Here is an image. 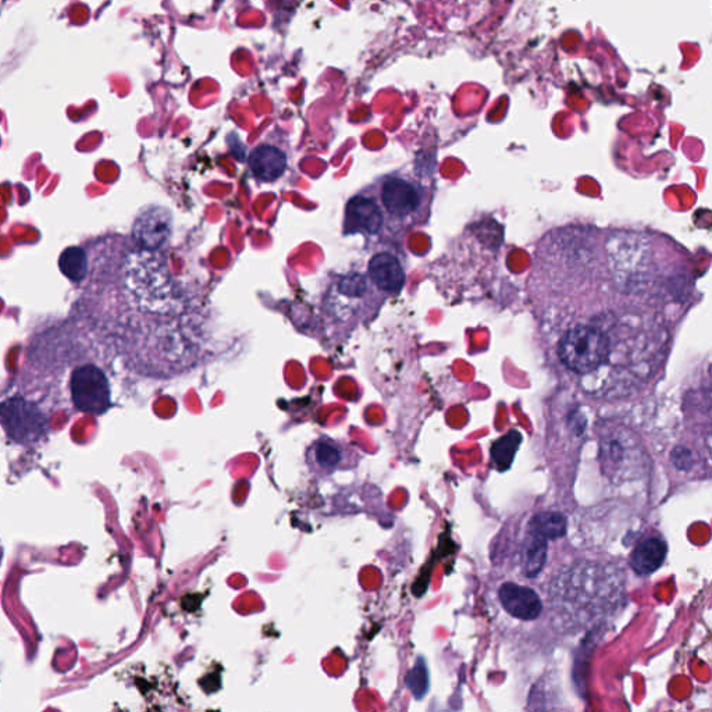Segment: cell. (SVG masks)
Segmentation results:
<instances>
[{
  "mask_svg": "<svg viewBox=\"0 0 712 712\" xmlns=\"http://www.w3.org/2000/svg\"><path fill=\"white\" fill-rule=\"evenodd\" d=\"M682 256L649 231L568 226L541 238L528 290L555 368L589 391L654 379L687 308Z\"/></svg>",
  "mask_w": 712,
  "mask_h": 712,
  "instance_id": "1",
  "label": "cell"
},
{
  "mask_svg": "<svg viewBox=\"0 0 712 712\" xmlns=\"http://www.w3.org/2000/svg\"><path fill=\"white\" fill-rule=\"evenodd\" d=\"M386 301L387 298L373 286L366 272L331 274L329 286L320 302V315L325 326L336 331V337L344 331L343 337L347 338L355 327L375 319L380 306Z\"/></svg>",
  "mask_w": 712,
  "mask_h": 712,
  "instance_id": "2",
  "label": "cell"
},
{
  "mask_svg": "<svg viewBox=\"0 0 712 712\" xmlns=\"http://www.w3.org/2000/svg\"><path fill=\"white\" fill-rule=\"evenodd\" d=\"M382 210L386 240H398L429 219L432 192L416 178L387 174L370 184Z\"/></svg>",
  "mask_w": 712,
  "mask_h": 712,
  "instance_id": "3",
  "label": "cell"
},
{
  "mask_svg": "<svg viewBox=\"0 0 712 712\" xmlns=\"http://www.w3.org/2000/svg\"><path fill=\"white\" fill-rule=\"evenodd\" d=\"M0 426L13 443L27 447L44 440L51 429L48 415L20 395L0 402Z\"/></svg>",
  "mask_w": 712,
  "mask_h": 712,
  "instance_id": "4",
  "label": "cell"
},
{
  "mask_svg": "<svg viewBox=\"0 0 712 712\" xmlns=\"http://www.w3.org/2000/svg\"><path fill=\"white\" fill-rule=\"evenodd\" d=\"M74 407L84 414L103 415L112 405L108 377L95 365H81L70 377Z\"/></svg>",
  "mask_w": 712,
  "mask_h": 712,
  "instance_id": "5",
  "label": "cell"
},
{
  "mask_svg": "<svg viewBox=\"0 0 712 712\" xmlns=\"http://www.w3.org/2000/svg\"><path fill=\"white\" fill-rule=\"evenodd\" d=\"M343 230L345 236L362 234L365 240H386L382 210L370 185L356 192L345 205Z\"/></svg>",
  "mask_w": 712,
  "mask_h": 712,
  "instance_id": "6",
  "label": "cell"
},
{
  "mask_svg": "<svg viewBox=\"0 0 712 712\" xmlns=\"http://www.w3.org/2000/svg\"><path fill=\"white\" fill-rule=\"evenodd\" d=\"M305 461L312 475L327 477L356 468L361 462V455L343 440L320 436L306 448Z\"/></svg>",
  "mask_w": 712,
  "mask_h": 712,
  "instance_id": "7",
  "label": "cell"
},
{
  "mask_svg": "<svg viewBox=\"0 0 712 712\" xmlns=\"http://www.w3.org/2000/svg\"><path fill=\"white\" fill-rule=\"evenodd\" d=\"M172 234V216L166 209L147 208L135 219L133 226L134 245L147 251H162Z\"/></svg>",
  "mask_w": 712,
  "mask_h": 712,
  "instance_id": "8",
  "label": "cell"
},
{
  "mask_svg": "<svg viewBox=\"0 0 712 712\" xmlns=\"http://www.w3.org/2000/svg\"><path fill=\"white\" fill-rule=\"evenodd\" d=\"M368 273L373 286L384 295V297H397L404 288L405 265L400 254L394 251H380L370 258L368 263Z\"/></svg>",
  "mask_w": 712,
  "mask_h": 712,
  "instance_id": "9",
  "label": "cell"
},
{
  "mask_svg": "<svg viewBox=\"0 0 712 712\" xmlns=\"http://www.w3.org/2000/svg\"><path fill=\"white\" fill-rule=\"evenodd\" d=\"M248 167L258 183L272 184L287 172L288 158L286 152L276 145L261 144L252 149Z\"/></svg>",
  "mask_w": 712,
  "mask_h": 712,
  "instance_id": "10",
  "label": "cell"
},
{
  "mask_svg": "<svg viewBox=\"0 0 712 712\" xmlns=\"http://www.w3.org/2000/svg\"><path fill=\"white\" fill-rule=\"evenodd\" d=\"M501 604L511 617L521 621H534L543 611L539 594L530 587L519 586L516 583H504L498 590Z\"/></svg>",
  "mask_w": 712,
  "mask_h": 712,
  "instance_id": "11",
  "label": "cell"
},
{
  "mask_svg": "<svg viewBox=\"0 0 712 712\" xmlns=\"http://www.w3.org/2000/svg\"><path fill=\"white\" fill-rule=\"evenodd\" d=\"M667 553V543L661 537L650 536L637 544L630 554L629 564L637 575H651L664 565Z\"/></svg>",
  "mask_w": 712,
  "mask_h": 712,
  "instance_id": "12",
  "label": "cell"
},
{
  "mask_svg": "<svg viewBox=\"0 0 712 712\" xmlns=\"http://www.w3.org/2000/svg\"><path fill=\"white\" fill-rule=\"evenodd\" d=\"M566 528H568V522L561 512H540L530 519L528 533L550 541L564 537Z\"/></svg>",
  "mask_w": 712,
  "mask_h": 712,
  "instance_id": "13",
  "label": "cell"
},
{
  "mask_svg": "<svg viewBox=\"0 0 712 712\" xmlns=\"http://www.w3.org/2000/svg\"><path fill=\"white\" fill-rule=\"evenodd\" d=\"M548 541L528 533L522 550L523 573L528 578H536L547 561Z\"/></svg>",
  "mask_w": 712,
  "mask_h": 712,
  "instance_id": "14",
  "label": "cell"
},
{
  "mask_svg": "<svg viewBox=\"0 0 712 712\" xmlns=\"http://www.w3.org/2000/svg\"><path fill=\"white\" fill-rule=\"evenodd\" d=\"M59 269L73 283H83L88 274V258L83 248L64 249L59 258Z\"/></svg>",
  "mask_w": 712,
  "mask_h": 712,
  "instance_id": "15",
  "label": "cell"
},
{
  "mask_svg": "<svg viewBox=\"0 0 712 712\" xmlns=\"http://www.w3.org/2000/svg\"><path fill=\"white\" fill-rule=\"evenodd\" d=\"M522 443L521 433L512 430L505 436L498 439L496 443L491 445V459L498 471L505 472L511 468L514 462L516 452L519 450V445Z\"/></svg>",
  "mask_w": 712,
  "mask_h": 712,
  "instance_id": "16",
  "label": "cell"
},
{
  "mask_svg": "<svg viewBox=\"0 0 712 712\" xmlns=\"http://www.w3.org/2000/svg\"><path fill=\"white\" fill-rule=\"evenodd\" d=\"M408 686L411 687L412 692L415 693L418 699H422L425 696L427 689H429V674H427L425 661L419 660V664L409 675Z\"/></svg>",
  "mask_w": 712,
  "mask_h": 712,
  "instance_id": "17",
  "label": "cell"
},
{
  "mask_svg": "<svg viewBox=\"0 0 712 712\" xmlns=\"http://www.w3.org/2000/svg\"><path fill=\"white\" fill-rule=\"evenodd\" d=\"M2 555H3V551H2V547H0V561H2Z\"/></svg>",
  "mask_w": 712,
  "mask_h": 712,
  "instance_id": "18",
  "label": "cell"
}]
</instances>
